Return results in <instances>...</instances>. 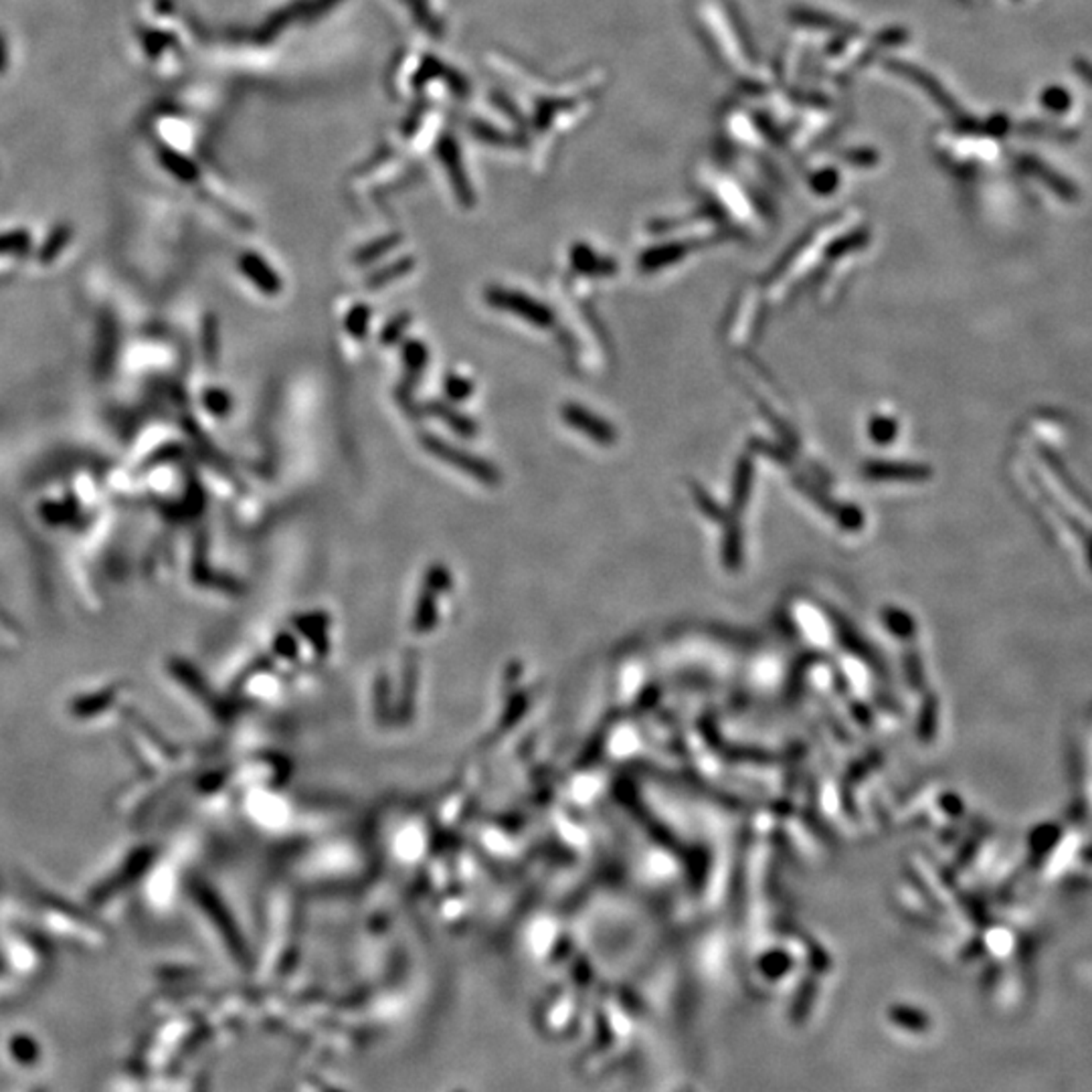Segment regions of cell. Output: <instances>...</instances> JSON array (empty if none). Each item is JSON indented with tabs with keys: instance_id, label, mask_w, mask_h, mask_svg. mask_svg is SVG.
Listing matches in <instances>:
<instances>
[{
	"instance_id": "obj_4",
	"label": "cell",
	"mask_w": 1092,
	"mask_h": 1092,
	"mask_svg": "<svg viewBox=\"0 0 1092 1092\" xmlns=\"http://www.w3.org/2000/svg\"><path fill=\"white\" fill-rule=\"evenodd\" d=\"M401 360H403L405 377H403V382L399 385V392H405V395L409 397L411 392H413L419 379L423 377V372L429 364L427 344L421 340H415V338L405 340L403 347H401Z\"/></svg>"
},
{
	"instance_id": "obj_9",
	"label": "cell",
	"mask_w": 1092,
	"mask_h": 1092,
	"mask_svg": "<svg viewBox=\"0 0 1092 1092\" xmlns=\"http://www.w3.org/2000/svg\"><path fill=\"white\" fill-rule=\"evenodd\" d=\"M370 320H372L370 305L364 302H359L352 305L347 316H344V330H347L348 337H352L354 340H362L369 334Z\"/></svg>"
},
{
	"instance_id": "obj_2",
	"label": "cell",
	"mask_w": 1092,
	"mask_h": 1092,
	"mask_svg": "<svg viewBox=\"0 0 1092 1092\" xmlns=\"http://www.w3.org/2000/svg\"><path fill=\"white\" fill-rule=\"evenodd\" d=\"M484 300L498 312H506L519 318L530 322L536 328H551L554 322V314L551 308L539 300L530 298L522 292L510 290L504 285H487L484 290Z\"/></svg>"
},
{
	"instance_id": "obj_15",
	"label": "cell",
	"mask_w": 1092,
	"mask_h": 1092,
	"mask_svg": "<svg viewBox=\"0 0 1092 1092\" xmlns=\"http://www.w3.org/2000/svg\"><path fill=\"white\" fill-rule=\"evenodd\" d=\"M1076 71L1092 85V65L1090 63H1078L1076 65Z\"/></svg>"
},
{
	"instance_id": "obj_13",
	"label": "cell",
	"mask_w": 1092,
	"mask_h": 1092,
	"mask_svg": "<svg viewBox=\"0 0 1092 1092\" xmlns=\"http://www.w3.org/2000/svg\"><path fill=\"white\" fill-rule=\"evenodd\" d=\"M890 1018L896 1023V1026L910 1030V1032H925L931 1026V1022H928L926 1015L923 1012H916L913 1008H894L890 1012Z\"/></svg>"
},
{
	"instance_id": "obj_8",
	"label": "cell",
	"mask_w": 1092,
	"mask_h": 1092,
	"mask_svg": "<svg viewBox=\"0 0 1092 1092\" xmlns=\"http://www.w3.org/2000/svg\"><path fill=\"white\" fill-rule=\"evenodd\" d=\"M399 241H401V235H397V233L379 237V239H375V241H370L367 245H362L360 249H357V252H354V255H352V263L354 265H360V267L375 263V262L380 260L382 255H387L389 252H392V249H395L399 245Z\"/></svg>"
},
{
	"instance_id": "obj_3",
	"label": "cell",
	"mask_w": 1092,
	"mask_h": 1092,
	"mask_svg": "<svg viewBox=\"0 0 1092 1092\" xmlns=\"http://www.w3.org/2000/svg\"><path fill=\"white\" fill-rule=\"evenodd\" d=\"M239 272L243 273L245 280L252 282L257 290L265 295H280L284 290V282L280 273L267 263L260 253L247 252L237 260Z\"/></svg>"
},
{
	"instance_id": "obj_14",
	"label": "cell",
	"mask_w": 1092,
	"mask_h": 1092,
	"mask_svg": "<svg viewBox=\"0 0 1092 1092\" xmlns=\"http://www.w3.org/2000/svg\"><path fill=\"white\" fill-rule=\"evenodd\" d=\"M203 350L209 362H217L219 357V326L215 316H207L203 324Z\"/></svg>"
},
{
	"instance_id": "obj_6",
	"label": "cell",
	"mask_w": 1092,
	"mask_h": 1092,
	"mask_svg": "<svg viewBox=\"0 0 1092 1092\" xmlns=\"http://www.w3.org/2000/svg\"><path fill=\"white\" fill-rule=\"evenodd\" d=\"M413 270H415L413 255L399 257V260L382 265V267H379V270H375L364 277V287H369V290H379V287H385L389 284H395L397 280H403V277L409 275Z\"/></svg>"
},
{
	"instance_id": "obj_11",
	"label": "cell",
	"mask_w": 1092,
	"mask_h": 1092,
	"mask_svg": "<svg viewBox=\"0 0 1092 1092\" xmlns=\"http://www.w3.org/2000/svg\"><path fill=\"white\" fill-rule=\"evenodd\" d=\"M444 391L449 403H464L474 395V382L457 375V372H447L444 379Z\"/></svg>"
},
{
	"instance_id": "obj_10",
	"label": "cell",
	"mask_w": 1092,
	"mask_h": 1092,
	"mask_svg": "<svg viewBox=\"0 0 1092 1092\" xmlns=\"http://www.w3.org/2000/svg\"><path fill=\"white\" fill-rule=\"evenodd\" d=\"M411 320H413L411 312H399L392 316V318L385 326H382V330H380L382 347H392V344H399L401 340H403L405 332L411 326Z\"/></svg>"
},
{
	"instance_id": "obj_5",
	"label": "cell",
	"mask_w": 1092,
	"mask_h": 1092,
	"mask_svg": "<svg viewBox=\"0 0 1092 1092\" xmlns=\"http://www.w3.org/2000/svg\"><path fill=\"white\" fill-rule=\"evenodd\" d=\"M425 413L442 419L444 423L454 431V434L467 437V439L476 437L477 431H480L474 417L462 413V411H457L454 405L444 403V401H427Z\"/></svg>"
},
{
	"instance_id": "obj_12",
	"label": "cell",
	"mask_w": 1092,
	"mask_h": 1092,
	"mask_svg": "<svg viewBox=\"0 0 1092 1092\" xmlns=\"http://www.w3.org/2000/svg\"><path fill=\"white\" fill-rule=\"evenodd\" d=\"M203 405L209 411L210 415L215 417H225L231 413L233 409V399L229 395V391L221 389V387H210L205 391L203 395Z\"/></svg>"
},
{
	"instance_id": "obj_1",
	"label": "cell",
	"mask_w": 1092,
	"mask_h": 1092,
	"mask_svg": "<svg viewBox=\"0 0 1092 1092\" xmlns=\"http://www.w3.org/2000/svg\"><path fill=\"white\" fill-rule=\"evenodd\" d=\"M421 445L427 449V454H431L437 459H442L444 464L459 469L462 474L474 477L476 482L490 486V487H496L502 482V472L498 469V466L487 462V459H484L480 455H474L472 452H467V449H464V447L449 444L444 437H437L434 434H423L421 435Z\"/></svg>"
},
{
	"instance_id": "obj_7",
	"label": "cell",
	"mask_w": 1092,
	"mask_h": 1092,
	"mask_svg": "<svg viewBox=\"0 0 1092 1092\" xmlns=\"http://www.w3.org/2000/svg\"><path fill=\"white\" fill-rule=\"evenodd\" d=\"M562 417L567 421L569 425H573L574 429L579 431H585L587 435H591L593 439H597V442H607L609 439V427L603 423L601 419H597L595 415H591L589 411H585L579 405H564L562 407Z\"/></svg>"
}]
</instances>
